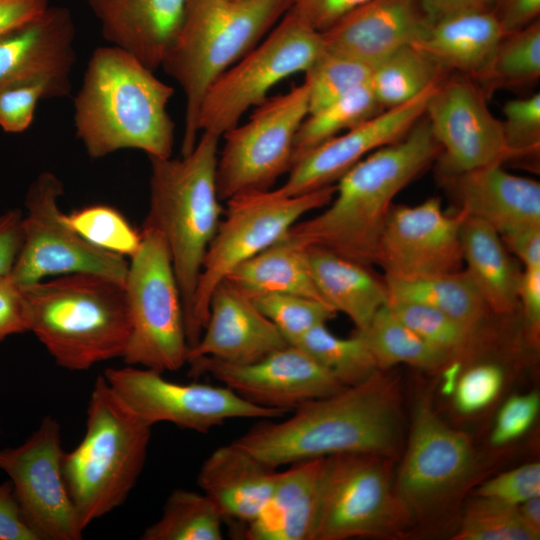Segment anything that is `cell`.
Here are the masks:
<instances>
[{
  "instance_id": "1",
  "label": "cell",
  "mask_w": 540,
  "mask_h": 540,
  "mask_svg": "<svg viewBox=\"0 0 540 540\" xmlns=\"http://www.w3.org/2000/svg\"><path fill=\"white\" fill-rule=\"evenodd\" d=\"M283 421L264 420L233 442L278 468L341 453L393 458L400 444V393L382 370L310 400Z\"/></svg>"
},
{
  "instance_id": "2",
  "label": "cell",
  "mask_w": 540,
  "mask_h": 540,
  "mask_svg": "<svg viewBox=\"0 0 540 540\" xmlns=\"http://www.w3.org/2000/svg\"><path fill=\"white\" fill-rule=\"evenodd\" d=\"M440 153L423 115L404 137L350 168L337 181L326 209L299 220L281 239L301 248L320 247L368 266L374 264L394 198Z\"/></svg>"
},
{
  "instance_id": "3",
  "label": "cell",
  "mask_w": 540,
  "mask_h": 540,
  "mask_svg": "<svg viewBox=\"0 0 540 540\" xmlns=\"http://www.w3.org/2000/svg\"><path fill=\"white\" fill-rule=\"evenodd\" d=\"M173 95L170 85L127 52L99 47L74 99L76 136L93 159L122 149L171 157L175 124L167 108Z\"/></svg>"
},
{
  "instance_id": "4",
  "label": "cell",
  "mask_w": 540,
  "mask_h": 540,
  "mask_svg": "<svg viewBox=\"0 0 540 540\" xmlns=\"http://www.w3.org/2000/svg\"><path fill=\"white\" fill-rule=\"evenodd\" d=\"M21 287L30 331L58 366L82 371L122 358L131 331L125 284L75 273Z\"/></svg>"
},
{
  "instance_id": "5",
  "label": "cell",
  "mask_w": 540,
  "mask_h": 540,
  "mask_svg": "<svg viewBox=\"0 0 540 540\" xmlns=\"http://www.w3.org/2000/svg\"><path fill=\"white\" fill-rule=\"evenodd\" d=\"M291 3L187 0L179 30L161 65L186 99L181 155L190 153L198 140V115L209 87L270 32Z\"/></svg>"
},
{
  "instance_id": "6",
  "label": "cell",
  "mask_w": 540,
  "mask_h": 540,
  "mask_svg": "<svg viewBox=\"0 0 540 540\" xmlns=\"http://www.w3.org/2000/svg\"><path fill=\"white\" fill-rule=\"evenodd\" d=\"M219 140L217 135L201 132L187 155L148 157L149 209L142 228L158 231L167 244L185 322L205 253L223 213L216 179Z\"/></svg>"
},
{
  "instance_id": "7",
  "label": "cell",
  "mask_w": 540,
  "mask_h": 540,
  "mask_svg": "<svg viewBox=\"0 0 540 540\" xmlns=\"http://www.w3.org/2000/svg\"><path fill=\"white\" fill-rule=\"evenodd\" d=\"M150 439L151 426L98 375L85 435L63 457L66 488L83 530L126 501L143 470Z\"/></svg>"
},
{
  "instance_id": "8",
  "label": "cell",
  "mask_w": 540,
  "mask_h": 540,
  "mask_svg": "<svg viewBox=\"0 0 540 540\" xmlns=\"http://www.w3.org/2000/svg\"><path fill=\"white\" fill-rule=\"evenodd\" d=\"M335 191L336 184L296 196L268 189L238 194L226 201L224 217L205 253L185 322L189 348L201 337L217 285L237 266L279 241L305 214L327 206Z\"/></svg>"
},
{
  "instance_id": "9",
  "label": "cell",
  "mask_w": 540,
  "mask_h": 540,
  "mask_svg": "<svg viewBox=\"0 0 540 540\" xmlns=\"http://www.w3.org/2000/svg\"><path fill=\"white\" fill-rule=\"evenodd\" d=\"M141 235L125 281L131 331L122 359L161 373L177 371L187 364L189 349L181 292L163 236L149 228Z\"/></svg>"
},
{
  "instance_id": "10",
  "label": "cell",
  "mask_w": 540,
  "mask_h": 540,
  "mask_svg": "<svg viewBox=\"0 0 540 540\" xmlns=\"http://www.w3.org/2000/svg\"><path fill=\"white\" fill-rule=\"evenodd\" d=\"M323 48L321 33L289 8L267 36L209 87L200 106L199 132L221 138L249 108L263 103L275 85L304 73Z\"/></svg>"
},
{
  "instance_id": "11",
  "label": "cell",
  "mask_w": 540,
  "mask_h": 540,
  "mask_svg": "<svg viewBox=\"0 0 540 540\" xmlns=\"http://www.w3.org/2000/svg\"><path fill=\"white\" fill-rule=\"evenodd\" d=\"M391 464L369 453L326 457L314 540L399 534L411 515L393 488Z\"/></svg>"
},
{
  "instance_id": "12",
  "label": "cell",
  "mask_w": 540,
  "mask_h": 540,
  "mask_svg": "<svg viewBox=\"0 0 540 540\" xmlns=\"http://www.w3.org/2000/svg\"><path fill=\"white\" fill-rule=\"evenodd\" d=\"M63 192L62 181L48 171L30 184L22 219V245L11 277L24 286L51 276L93 273L125 284L129 268L126 257L95 247L71 228L58 204Z\"/></svg>"
},
{
  "instance_id": "13",
  "label": "cell",
  "mask_w": 540,
  "mask_h": 540,
  "mask_svg": "<svg viewBox=\"0 0 540 540\" xmlns=\"http://www.w3.org/2000/svg\"><path fill=\"white\" fill-rule=\"evenodd\" d=\"M307 115L308 94L302 83L267 98L245 124L227 131L217 160L219 199L227 201L238 194L271 189L289 172L295 135Z\"/></svg>"
},
{
  "instance_id": "14",
  "label": "cell",
  "mask_w": 540,
  "mask_h": 540,
  "mask_svg": "<svg viewBox=\"0 0 540 540\" xmlns=\"http://www.w3.org/2000/svg\"><path fill=\"white\" fill-rule=\"evenodd\" d=\"M105 379L117 395L151 427L168 422L208 433L237 418H282L288 412L254 405L227 386L177 383L153 369L127 365L107 368Z\"/></svg>"
},
{
  "instance_id": "15",
  "label": "cell",
  "mask_w": 540,
  "mask_h": 540,
  "mask_svg": "<svg viewBox=\"0 0 540 540\" xmlns=\"http://www.w3.org/2000/svg\"><path fill=\"white\" fill-rule=\"evenodd\" d=\"M61 426L46 416L24 443L0 450V469L10 478L29 525L41 540H79L83 529L68 494Z\"/></svg>"
},
{
  "instance_id": "16",
  "label": "cell",
  "mask_w": 540,
  "mask_h": 540,
  "mask_svg": "<svg viewBox=\"0 0 540 540\" xmlns=\"http://www.w3.org/2000/svg\"><path fill=\"white\" fill-rule=\"evenodd\" d=\"M488 99L472 78L456 73L431 93L424 115L441 148L438 159L444 176L513 159Z\"/></svg>"
},
{
  "instance_id": "17",
  "label": "cell",
  "mask_w": 540,
  "mask_h": 540,
  "mask_svg": "<svg viewBox=\"0 0 540 540\" xmlns=\"http://www.w3.org/2000/svg\"><path fill=\"white\" fill-rule=\"evenodd\" d=\"M466 214H447L441 199L392 207L383 227L374 264L385 276L413 279L462 269L461 226Z\"/></svg>"
},
{
  "instance_id": "18",
  "label": "cell",
  "mask_w": 540,
  "mask_h": 540,
  "mask_svg": "<svg viewBox=\"0 0 540 540\" xmlns=\"http://www.w3.org/2000/svg\"><path fill=\"white\" fill-rule=\"evenodd\" d=\"M474 460L471 438L449 427L429 403H419L396 484L410 515L438 507L468 477Z\"/></svg>"
},
{
  "instance_id": "19",
  "label": "cell",
  "mask_w": 540,
  "mask_h": 540,
  "mask_svg": "<svg viewBox=\"0 0 540 540\" xmlns=\"http://www.w3.org/2000/svg\"><path fill=\"white\" fill-rule=\"evenodd\" d=\"M187 364L193 376L209 375L254 405L288 413L346 387L295 345L248 364H231L211 357L195 358Z\"/></svg>"
},
{
  "instance_id": "20",
  "label": "cell",
  "mask_w": 540,
  "mask_h": 540,
  "mask_svg": "<svg viewBox=\"0 0 540 540\" xmlns=\"http://www.w3.org/2000/svg\"><path fill=\"white\" fill-rule=\"evenodd\" d=\"M438 83L309 150L292 164L287 180L277 190L296 196L334 184L364 157L404 137L424 115Z\"/></svg>"
},
{
  "instance_id": "21",
  "label": "cell",
  "mask_w": 540,
  "mask_h": 540,
  "mask_svg": "<svg viewBox=\"0 0 540 540\" xmlns=\"http://www.w3.org/2000/svg\"><path fill=\"white\" fill-rule=\"evenodd\" d=\"M75 36L69 10L51 6L31 22L0 35V91L43 83L51 98L67 96L76 62Z\"/></svg>"
},
{
  "instance_id": "22",
  "label": "cell",
  "mask_w": 540,
  "mask_h": 540,
  "mask_svg": "<svg viewBox=\"0 0 540 540\" xmlns=\"http://www.w3.org/2000/svg\"><path fill=\"white\" fill-rule=\"evenodd\" d=\"M289 345L252 299L223 280L214 289L209 315L198 342L188 349L187 362L211 357L248 364Z\"/></svg>"
},
{
  "instance_id": "23",
  "label": "cell",
  "mask_w": 540,
  "mask_h": 540,
  "mask_svg": "<svg viewBox=\"0 0 540 540\" xmlns=\"http://www.w3.org/2000/svg\"><path fill=\"white\" fill-rule=\"evenodd\" d=\"M429 21L419 0H368L321 33L326 49L375 66L411 44Z\"/></svg>"
},
{
  "instance_id": "24",
  "label": "cell",
  "mask_w": 540,
  "mask_h": 540,
  "mask_svg": "<svg viewBox=\"0 0 540 540\" xmlns=\"http://www.w3.org/2000/svg\"><path fill=\"white\" fill-rule=\"evenodd\" d=\"M103 37L155 71L179 30L187 0H86Z\"/></svg>"
},
{
  "instance_id": "25",
  "label": "cell",
  "mask_w": 540,
  "mask_h": 540,
  "mask_svg": "<svg viewBox=\"0 0 540 540\" xmlns=\"http://www.w3.org/2000/svg\"><path fill=\"white\" fill-rule=\"evenodd\" d=\"M497 163L445 176L459 210L481 219L500 235L540 225V183L506 171Z\"/></svg>"
},
{
  "instance_id": "26",
  "label": "cell",
  "mask_w": 540,
  "mask_h": 540,
  "mask_svg": "<svg viewBox=\"0 0 540 540\" xmlns=\"http://www.w3.org/2000/svg\"><path fill=\"white\" fill-rule=\"evenodd\" d=\"M326 457L290 464L277 473L261 512L242 529L248 540H314Z\"/></svg>"
},
{
  "instance_id": "27",
  "label": "cell",
  "mask_w": 540,
  "mask_h": 540,
  "mask_svg": "<svg viewBox=\"0 0 540 540\" xmlns=\"http://www.w3.org/2000/svg\"><path fill=\"white\" fill-rule=\"evenodd\" d=\"M277 473V468L232 441L206 458L197 483L219 509L224 521L231 520L245 527L267 503Z\"/></svg>"
},
{
  "instance_id": "28",
  "label": "cell",
  "mask_w": 540,
  "mask_h": 540,
  "mask_svg": "<svg viewBox=\"0 0 540 540\" xmlns=\"http://www.w3.org/2000/svg\"><path fill=\"white\" fill-rule=\"evenodd\" d=\"M504 34L492 9L470 10L429 23L411 45L446 73L473 78Z\"/></svg>"
},
{
  "instance_id": "29",
  "label": "cell",
  "mask_w": 540,
  "mask_h": 540,
  "mask_svg": "<svg viewBox=\"0 0 540 540\" xmlns=\"http://www.w3.org/2000/svg\"><path fill=\"white\" fill-rule=\"evenodd\" d=\"M315 286L323 302L344 313L364 329L389 300L384 279L377 278L368 265L320 247L305 248Z\"/></svg>"
},
{
  "instance_id": "30",
  "label": "cell",
  "mask_w": 540,
  "mask_h": 540,
  "mask_svg": "<svg viewBox=\"0 0 540 540\" xmlns=\"http://www.w3.org/2000/svg\"><path fill=\"white\" fill-rule=\"evenodd\" d=\"M464 269L488 309L511 315L519 307L521 271L512 261L500 234L485 221L465 216L461 226Z\"/></svg>"
},
{
  "instance_id": "31",
  "label": "cell",
  "mask_w": 540,
  "mask_h": 540,
  "mask_svg": "<svg viewBox=\"0 0 540 540\" xmlns=\"http://www.w3.org/2000/svg\"><path fill=\"white\" fill-rule=\"evenodd\" d=\"M224 280L250 298L283 293L323 302L312 277L307 250L283 239L237 266Z\"/></svg>"
},
{
  "instance_id": "32",
  "label": "cell",
  "mask_w": 540,
  "mask_h": 540,
  "mask_svg": "<svg viewBox=\"0 0 540 540\" xmlns=\"http://www.w3.org/2000/svg\"><path fill=\"white\" fill-rule=\"evenodd\" d=\"M384 281L389 300L429 306L476 331L489 310L464 269L413 279L384 276Z\"/></svg>"
},
{
  "instance_id": "33",
  "label": "cell",
  "mask_w": 540,
  "mask_h": 540,
  "mask_svg": "<svg viewBox=\"0 0 540 540\" xmlns=\"http://www.w3.org/2000/svg\"><path fill=\"white\" fill-rule=\"evenodd\" d=\"M354 334L367 346L379 370L405 363L435 371L451 361L406 326L388 304L376 312L364 329L355 330Z\"/></svg>"
},
{
  "instance_id": "34",
  "label": "cell",
  "mask_w": 540,
  "mask_h": 540,
  "mask_svg": "<svg viewBox=\"0 0 540 540\" xmlns=\"http://www.w3.org/2000/svg\"><path fill=\"white\" fill-rule=\"evenodd\" d=\"M540 78V20L505 33L490 60L472 79L489 98L500 89L527 87Z\"/></svg>"
},
{
  "instance_id": "35",
  "label": "cell",
  "mask_w": 540,
  "mask_h": 540,
  "mask_svg": "<svg viewBox=\"0 0 540 540\" xmlns=\"http://www.w3.org/2000/svg\"><path fill=\"white\" fill-rule=\"evenodd\" d=\"M448 73L411 44L394 51L373 67L370 87L383 110L417 97Z\"/></svg>"
},
{
  "instance_id": "36",
  "label": "cell",
  "mask_w": 540,
  "mask_h": 540,
  "mask_svg": "<svg viewBox=\"0 0 540 540\" xmlns=\"http://www.w3.org/2000/svg\"><path fill=\"white\" fill-rule=\"evenodd\" d=\"M224 518L203 492L182 488L168 496L161 517L141 534L143 540H222Z\"/></svg>"
},
{
  "instance_id": "37",
  "label": "cell",
  "mask_w": 540,
  "mask_h": 540,
  "mask_svg": "<svg viewBox=\"0 0 540 540\" xmlns=\"http://www.w3.org/2000/svg\"><path fill=\"white\" fill-rule=\"evenodd\" d=\"M382 111L368 83L333 103L309 113L295 135L293 163L314 147Z\"/></svg>"
},
{
  "instance_id": "38",
  "label": "cell",
  "mask_w": 540,
  "mask_h": 540,
  "mask_svg": "<svg viewBox=\"0 0 540 540\" xmlns=\"http://www.w3.org/2000/svg\"><path fill=\"white\" fill-rule=\"evenodd\" d=\"M294 345L346 387L366 380L379 370L371 352L357 335L340 338L330 332L326 324L312 328Z\"/></svg>"
},
{
  "instance_id": "39",
  "label": "cell",
  "mask_w": 540,
  "mask_h": 540,
  "mask_svg": "<svg viewBox=\"0 0 540 540\" xmlns=\"http://www.w3.org/2000/svg\"><path fill=\"white\" fill-rule=\"evenodd\" d=\"M373 66L325 47L304 72L308 114L370 83Z\"/></svg>"
},
{
  "instance_id": "40",
  "label": "cell",
  "mask_w": 540,
  "mask_h": 540,
  "mask_svg": "<svg viewBox=\"0 0 540 540\" xmlns=\"http://www.w3.org/2000/svg\"><path fill=\"white\" fill-rule=\"evenodd\" d=\"M393 313L418 336L451 360L465 356L474 348L478 331L429 306L389 300Z\"/></svg>"
},
{
  "instance_id": "41",
  "label": "cell",
  "mask_w": 540,
  "mask_h": 540,
  "mask_svg": "<svg viewBox=\"0 0 540 540\" xmlns=\"http://www.w3.org/2000/svg\"><path fill=\"white\" fill-rule=\"evenodd\" d=\"M65 219L82 238L105 251L131 258L141 245V231L111 206H85L65 214Z\"/></svg>"
},
{
  "instance_id": "42",
  "label": "cell",
  "mask_w": 540,
  "mask_h": 540,
  "mask_svg": "<svg viewBox=\"0 0 540 540\" xmlns=\"http://www.w3.org/2000/svg\"><path fill=\"white\" fill-rule=\"evenodd\" d=\"M472 502L461 521L455 540H538L523 521L518 506L480 497Z\"/></svg>"
},
{
  "instance_id": "43",
  "label": "cell",
  "mask_w": 540,
  "mask_h": 540,
  "mask_svg": "<svg viewBox=\"0 0 540 540\" xmlns=\"http://www.w3.org/2000/svg\"><path fill=\"white\" fill-rule=\"evenodd\" d=\"M251 299L289 345L296 344L309 330L327 324L337 315L323 302L300 295L271 293Z\"/></svg>"
},
{
  "instance_id": "44",
  "label": "cell",
  "mask_w": 540,
  "mask_h": 540,
  "mask_svg": "<svg viewBox=\"0 0 540 540\" xmlns=\"http://www.w3.org/2000/svg\"><path fill=\"white\" fill-rule=\"evenodd\" d=\"M502 110L504 139L513 158L536 155L540 148V93L508 100Z\"/></svg>"
},
{
  "instance_id": "45",
  "label": "cell",
  "mask_w": 540,
  "mask_h": 540,
  "mask_svg": "<svg viewBox=\"0 0 540 540\" xmlns=\"http://www.w3.org/2000/svg\"><path fill=\"white\" fill-rule=\"evenodd\" d=\"M503 382V371L496 365L480 364L468 369L456 385V409L473 414L486 408L500 393Z\"/></svg>"
},
{
  "instance_id": "46",
  "label": "cell",
  "mask_w": 540,
  "mask_h": 540,
  "mask_svg": "<svg viewBox=\"0 0 540 540\" xmlns=\"http://www.w3.org/2000/svg\"><path fill=\"white\" fill-rule=\"evenodd\" d=\"M51 98L43 83L14 85L0 91V127L8 133H21L31 125L41 99Z\"/></svg>"
},
{
  "instance_id": "47",
  "label": "cell",
  "mask_w": 540,
  "mask_h": 540,
  "mask_svg": "<svg viewBox=\"0 0 540 540\" xmlns=\"http://www.w3.org/2000/svg\"><path fill=\"white\" fill-rule=\"evenodd\" d=\"M477 495L519 506L540 496V464L528 463L484 483Z\"/></svg>"
},
{
  "instance_id": "48",
  "label": "cell",
  "mask_w": 540,
  "mask_h": 540,
  "mask_svg": "<svg viewBox=\"0 0 540 540\" xmlns=\"http://www.w3.org/2000/svg\"><path fill=\"white\" fill-rule=\"evenodd\" d=\"M539 405L536 392L510 397L498 412L491 442L507 444L526 433L537 417Z\"/></svg>"
},
{
  "instance_id": "49",
  "label": "cell",
  "mask_w": 540,
  "mask_h": 540,
  "mask_svg": "<svg viewBox=\"0 0 540 540\" xmlns=\"http://www.w3.org/2000/svg\"><path fill=\"white\" fill-rule=\"evenodd\" d=\"M30 331L29 310L22 287L5 274L0 276V341Z\"/></svg>"
},
{
  "instance_id": "50",
  "label": "cell",
  "mask_w": 540,
  "mask_h": 540,
  "mask_svg": "<svg viewBox=\"0 0 540 540\" xmlns=\"http://www.w3.org/2000/svg\"><path fill=\"white\" fill-rule=\"evenodd\" d=\"M368 0H292L290 9L311 29L323 33Z\"/></svg>"
},
{
  "instance_id": "51",
  "label": "cell",
  "mask_w": 540,
  "mask_h": 540,
  "mask_svg": "<svg viewBox=\"0 0 540 540\" xmlns=\"http://www.w3.org/2000/svg\"><path fill=\"white\" fill-rule=\"evenodd\" d=\"M0 540H41L25 519L10 481L0 485Z\"/></svg>"
},
{
  "instance_id": "52",
  "label": "cell",
  "mask_w": 540,
  "mask_h": 540,
  "mask_svg": "<svg viewBox=\"0 0 540 540\" xmlns=\"http://www.w3.org/2000/svg\"><path fill=\"white\" fill-rule=\"evenodd\" d=\"M518 301L534 341L540 330V266L524 267L518 284Z\"/></svg>"
},
{
  "instance_id": "53",
  "label": "cell",
  "mask_w": 540,
  "mask_h": 540,
  "mask_svg": "<svg viewBox=\"0 0 540 540\" xmlns=\"http://www.w3.org/2000/svg\"><path fill=\"white\" fill-rule=\"evenodd\" d=\"M23 212L12 209L0 216V276L11 272L23 240Z\"/></svg>"
},
{
  "instance_id": "54",
  "label": "cell",
  "mask_w": 540,
  "mask_h": 540,
  "mask_svg": "<svg viewBox=\"0 0 540 540\" xmlns=\"http://www.w3.org/2000/svg\"><path fill=\"white\" fill-rule=\"evenodd\" d=\"M492 10L504 32L510 33L539 19L540 0H493Z\"/></svg>"
},
{
  "instance_id": "55",
  "label": "cell",
  "mask_w": 540,
  "mask_h": 540,
  "mask_svg": "<svg viewBox=\"0 0 540 540\" xmlns=\"http://www.w3.org/2000/svg\"><path fill=\"white\" fill-rule=\"evenodd\" d=\"M500 236L507 250L516 255L524 267L540 266V225L523 227Z\"/></svg>"
},
{
  "instance_id": "56",
  "label": "cell",
  "mask_w": 540,
  "mask_h": 540,
  "mask_svg": "<svg viewBox=\"0 0 540 540\" xmlns=\"http://www.w3.org/2000/svg\"><path fill=\"white\" fill-rule=\"evenodd\" d=\"M48 0H0V35L41 16Z\"/></svg>"
},
{
  "instance_id": "57",
  "label": "cell",
  "mask_w": 540,
  "mask_h": 540,
  "mask_svg": "<svg viewBox=\"0 0 540 540\" xmlns=\"http://www.w3.org/2000/svg\"><path fill=\"white\" fill-rule=\"evenodd\" d=\"M420 5L429 21L435 22L442 18L479 9H492L493 0H419Z\"/></svg>"
},
{
  "instance_id": "58",
  "label": "cell",
  "mask_w": 540,
  "mask_h": 540,
  "mask_svg": "<svg viewBox=\"0 0 540 540\" xmlns=\"http://www.w3.org/2000/svg\"><path fill=\"white\" fill-rule=\"evenodd\" d=\"M518 508L525 524L540 536V496L528 499Z\"/></svg>"
}]
</instances>
